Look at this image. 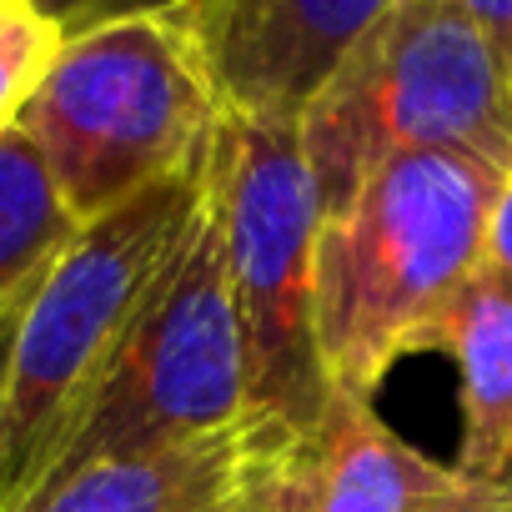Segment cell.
<instances>
[{
	"mask_svg": "<svg viewBox=\"0 0 512 512\" xmlns=\"http://www.w3.org/2000/svg\"><path fill=\"white\" fill-rule=\"evenodd\" d=\"M507 171L467 151L377 161L322 216L312 256V342L332 392L367 397L427 352L437 317L492 251Z\"/></svg>",
	"mask_w": 512,
	"mask_h": 512,
	"instance_id": "1",
	"label": "cell"
},
{
	"mask_svg": "<svg viewBox=\"0 0 512 512\" xmlns=\"http://www.w3.org/2000/svg\"><path fill=\"white\" fill-rule=\"evenodd\" d=\"M297 437L246 422L231 432L111 452L46 482L21 512H246Z\"/></svg>",
	"mask_w": 512,
	"mask_h": 512,
	"instance_id": "9",
	"label": "cell"
},
{
	"mask_svg": "<svg viewBox=\"0 0 512 512\" xmlns=\"http://www.w3.org/2000/svg\"><path fill=\"white\" fill-rule=\"evenodd\" d=\"M201 211L206 156L86 221L31 287L0 362V512H21L61 472Z\"/></svg>",
	"mask_w": 512,
	"mask_h": 512,
	"instance_id": "2",
	"label": "cell"
},
{
	"mask_svg": "<svg viewBox=\"0 0 512 512\" xmlns=\"http://www.w3.org/2000/svg\"><path fill=\"white\" fill-rule=\"evenodd\" d=\"M36 6H46L51 16H61L66 31H71V26H86V21H96V16H111L106 0H36ZM121 11H126V6H121Z\"/></svg>",
	"mask_w": 512,
	"mask_h": 512,
	"instance_id": "15",
	"label": "cell"
},
{
	"mask_svg": "<svg viewBox=\"0 0 512 512\" xmlns=\"http://www.w3.org/2000/svg\"><path fill=\"white\" fill-rule=\"evenodd\" d=\"M81 221L56 191L36 141L11 126L0 136V307L21 302L71 246Z\"/></svg>",
	"mask_w": 512,
	"mask_h": 512,
	"instance_id": "11",
	"label": "cell"
},
{
	"mask_svg": "<svg viewBox=\"0 0 512 512\" xmlns=\"http://www.w3.org/2000/svg\"><path fill=\"white\" fill-rule=\"evenodd\" d=\"M397 0H191L221 111L297 121Z\"/></svg>",
	"mask_w": 512,
	"mask_h": 512,
	"instance_id": "7",
	"label": "cell"
},
{
	"mask_svg": "<svg viewBox=\"0 0 512 512\" xmlns=\"http://www.w3.org/2000/svg\"><path fill=\"white\" fill-rule=\"evenodd\" d=\"M66 41V21L36 0H0V136H6Z\"/></svg>",
	"mask_w": 512,
	"mask_h": 512,
	"instance_id": "12",
	"label": "cell"
},
{
	"mask_svg": "<svg viewBox=\"0 0 512 512\" xmlns=\"http://www.w3.org/2000/svg\"><path fill=\"white\" fill-rule=\"evenodd\" d=\"M457 6L502 46V56L512 61V0H457Z\"/></svg>",
	"mask_w": 512,
	"mask_h": 512,
	"instance_id": "13",
	"label": "cell"
},
{
	"mask_svg": "<svg viewBox=\"0 0 512 512\" xmlns=\"http://www.w3.org/2000/svg\"><path fill=\"white\" fill-rule=\"evenodd\" d=\"M492 262L512 277V171H507L502 196H497V211H492Z\"/></svg>",
	"mask_w": 512,
	"mask_h": 512,
	"instance_id": "14",
	"label": "cell"
},
{
	"mask_svg": "<svg viewBox=\"0 0 512 512\" xmlns=\"http://www.w3.org/2000/svg\"><path fill=\"white\" fill-rule=\"evenodd\" d=\"M287 457H292V452H287ZM287 457H282V467H277V472H272V477L262 482V492L251 497V507H246V512H287V492H282V472H287Z\"/></svg>",
	"mask_w": 512,
	"mask_h": 512,
	"instance_id": "16",
	"label": "cell"
},
{
	"mask_svg": "<svg viewBox=\"0 0 512 512\" xmlns=\"http://www.w3.org/2000/svg\"><path fill=\"white\" fill-rule=\"evenodd\" d=\"M322 206L402 151H467L512 171V61L457 0H397L302 116Z\"/></svg>",
	"mask_w": 512,
	"mask_h": 512,
	"instance_id": "4",
	"label": "cell"
},
{
	"mask_svg": "<svg viewBox=\"0 0 512 512\" xmlns=\"http://www.w3.org/2000/svg\"><path fill=\"white\" fill-rule=\"evenodd\" d=\"M502 512H512V497H507V502H502Z\"/></svg>",
	"mask_w": 512,
	"mask_h": 512,
	"instance_id": "19",
	"label": "cell"
},
{
	"mask_svg": "<svg viewBox=\"0 0 512 512\" xmlns=\"http://www.w3.org/2000/svg\"><path fill=\"white\" fill-rule=\"evenodd\" d=\"M216 121L191 0H141L71 26L16 116L81 226L201 166Z\"/></svg>",
	"mask_w": 512,
	"mask_h": 512,
	"instance_id": "3",
	"label": "cell"
},
{
	"mask_svg": "<svg viewBox=\"0 0 512 512\" xmlns=\"http://www.w3.org/2000/svg\"><path fill=\"white\" fill-rule=\"evenodd\" d=\"M427 352H442L457 372L452 467L472 482H512V277L492 251L437 317Z\"/></svg>",
	"mask_w": 512,
	"mask_h": 512,
	"instance_id": "10",
	"label": "cell"
},
{
	"mask_svg": "<svg viewBox=\"0 0 512 512\" xmlns=\"http://www.w3.org/2000/svg\"><path fill=\"white\" fill-rule=\"evenodd\" d=\"M246 422H262V417L251 412L246 332L231 292L221 226L206 196V211L186 251L166 272L146 322L136 327L111 387L101 392L96 412L71 442L61 472L111 452L191 442Z\"/></svg>",
	"mask_w": 512,
	"mask_h": 512,
	"instance_id": "6",
	"label": "cell"
},
{
	"mask_svg": "<svg viewBox=\"0 0 512 512\" xmlns=\"http://www.w3.org/2000/svg\"><path fill=\"white\" fill-rule=\"evenodd\" d=\"M206 196L246 332L251 412L302 442L332 397L312 342V256L327 206L302 126L221 111L206 151Z\"/></svg>",
	"mask_w": 512,
	"mask_h": 512,
	"instance_id": "5",
	"label": "cell"
},
{
	"mask_svg": "<svg viewBox=\"0 0 512 512\" xmlns=\"http://www.w3.org/2000/svg\"><path fill=\"white\" fill-rule=\"evenodd\" d=\"M287 512H482L512 482H472L392 432L367 397L332 392L282 472Z\"/></svg>",
	"mask_w": 512,
	"mask_h": 512,
	"instance_id": "8",
	"label": "cell"
},
{
	"mask_svg": "<svg viewBox=\"0 0 512 512\" xmlns=\"http://www.w3.org/2000/svg\"><path fill=\"white\" fill-rule=\"evenodd\" d=\"M507 497H512V492H507ZM507 497H502V502H507ZM502 502H492V507H482V512H502Z\"/></svg>",
	"mask_w": 512,
	"mask_h": 512,
	"instance_id": "18",
	"label": "cell"
},
{
	"mask_svg": "<svg viewBox=\"0 0 512 512\" xmlns=\"http://www.w3.org/2000/svg\"><path fill=\"white\" fill-rule=\"evenodd\" d=\"M26 297H31V292H26ZM26 297H21V302H6V307H0V362H6V342H11V332H16V317H21Z\"/></svg>",
	"mask_w": 512,
	"mask_h": 512,
	"instance_id": "17",
	"label": "cell"
}]
</instances>
